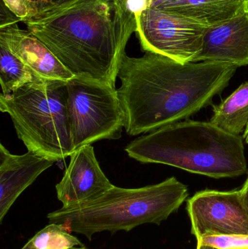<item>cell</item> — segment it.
Segmentation results:
<instances>
[{
	"label": "cell",
	"instance_id": "6da1fadb",
	"mask_svg": "<svg viewBox=\"0 0 248 249\" xmlns=\"http://www.w3.org/2000/svg\"><path fill=\"white\" fill-rule=\"evenodd\" d=\"M237 67L214 62L182 64L146 52L124 55L116 89L130 136L185 121L212 103L230 84Z\"/></svg>",
	"mask_w": 248,
	"mask_h": 249
},
{
	"label": "cell",
	"instance_id": "7a4b0ae2",
	"mask_svg": "<svg viewBox=\"0 0 248 249\" xmlns=\"http://www.w3.org/2000/svg\"><path fill=\"white\" fill-rule=\"evenodd\" d=\"M74 77L115 87L132 34L113 0H74L48 5L23 21Z\"/></svg>",
	"mask_w": 248,
	"mask_h": 249
},
{
	"label": "cell",
	"instance_id": "3957f363",
	"mask_svg": "<svg viewBox=\"0 0 248 249\" xmlns=\"http://www.w3.org/2000/svg\"><path fill=\"white\" fill-rule=\"evenodd\" d=\"M130 158L158 163L214 178H234L248 172L243 137L211 122L185 120L132 141Z\"/></svg>",
	"mask_w": 248,
	"mask_h": 249
},
{
	"label": "cell",
	"instance_id": "277c9868",
	"mask_svg": "<svg viewBox=\"0 0 248 249\" xmlns=\"http://www.w3.org/2000/svg\"><path fill=\"white\" fill-rule=\"evenodd\" d=\"M189 197L187 186L175 177L135 189L114 185L100 197L81 206L48 213L49 223L61 224L89 241L97 232H129L144 224L160 225Z\"/></svg>",
	"mask_w": 248,
	"mask_h": 249
},
{
	"label": "cell",
	"instance_id": "5b68a950",
	"mask_svg": "<svg viewBox=\"0 0 248 249\" xmlns=\"http://www.w3.org/2000/svg\"><path fill=\"white\" fill-rule=\"evenodd\" d=\"M66 82L39 79L0 94V110L10 115L28 151L58 161L73 152L67 113Z\"/></svg>",
	"mask_w": 248,
	"mask_h": 249
},
{
	"label": "cell",
	"instance_id": "8992f818",
	"mask_svg": "<svg viewBox=\"0 0 248 249\" xmlns=\"http://www.w3.org/2000/svg\"><path fill=\"white\" fill-rule=\"evenodd\" d=\"M66 88L73 152L98 141L120 139L125 116L116 88L78 77Z\"/></svg>",
	"mask_w": 248,
	"mask_h": 249
},
{
	"label": "cell",
	"instance_id": "52a82bcc",
	"mask_svg": "<svg viewBox=\"0 0 248 249\" xmlns=\"http://www.w3.org/2000/svg\"><path fill=\"white\" fill-rule=\"evenodd\" d=\"M141 48L182 64L197 63L209 28L179 15L150 7L136 18Z\"/></svg>",
	"mask_w": 248,
	"mask_h": 249
},
{
	"label": "cell",
	"instance_id": "ba28073f",
	"mask_svg": "<svg viewBox=\"0 0 248 249\" xmlns=\"http://www.w3.org/2000/svg\"><path fill=\"white\" fill-rule=\"evenodd\" d=\"M186 210L196 239L213 235H248V212L240 190L198 192Z\"/></svg>",
	"mask_w": 248,
	"mask_h": 249
},
{
	"label": "cell",
	"instance_id": "9c48e42d",
	"mask_svg": "<svg viewBox=\"0 0 248 249\" xmlns=\"http://www.w3.org/2000/svg\"><path fill=\"white\" fill-rule=\"evenodd\" d=\"M70 158L62 179L55 186L63 208L88 203L114 187L100 168L92 145L74 151Z\"/></svg>",
	"mask_w": 248,
	"mask_h": 249
},
{
	"label": "cell",
	"instance_id": "30bf717a",
	"mask_svg": "<svg viewBox=\"0 0 248 249\" xmlns=\"http://www.w3.org/2000/svg\"><path fill=\"white\" fill-rule=\"evenodd\" d=\"M214 62L238 67L248 66V9L215 27L204 36L197 62Z\"/></svg>",
	"mask_w": 248,
	"mask_h": 249
},
{
	"label": "cell",
	"instance_id": "8fae6325",
	"mask_svg": "<svg viewBox=\"0 0 248 249\" xmlns=\"http://www.w3.org/2000/svg\"><path fill=\"white\" fill-rule=\"evenodd\" d=\"M55 162L30 151L13 155L0 144V223L20 194Z\"/></svg>",
	"mask_w": 248,
	"mask_h": 249
},
{
	"label": "cell",
	"instance_id": "7c38bea8",
	"mask_svg": "<svg viewBox=\"0 0 248 249\" xmlns=\"http://www.w3.org/2000/svg\"><path fill=\"white\" fill-rule=\"evenodd\" d=\"M0 40L40 78L67 82L74 77L43 42L16 23L0 28Z\"/></svg>",
	"mask_w": 248,
	"mask_h": 249
},
{
	"label": "cell",
	"instance_id": "4fadbf2b",
	"mask_svg": "<svg viewBox=\"0 0 248 249\" xmlns=\"http://www.w3.org/2000/svg\"><path fill=\"white\" fill-rule=\"evenodd\" d=\"M159 10L215 27L248 9V0H175Z\"/></svg>",
	"mask_w": 248,
	"mask_h": 249
},
{
	"label": "cell",
	"instance_id": "5bb4252c",
	"mask_svg": "<svg viewBox=\"0 0 248 249\" xmlns=\"http://www.w3.org/2000/svg\"><path fill=\"white\" fill-rule=\"evenodd\" d=\"M210 122L235 136H240L245 131L248 124V82L219 105H214Z\"/></svg>",
	"mask_w": 248,
	"mask_h": 249
},
{
	"label": "cell",
	"instance_id": "9a60e30c",
	"mask_svg": "<svg viewBox=\"0 0 248 249\" xmlns=\"http://www.w3.org/2000/svg\"><path fill=\"white\" fill-rule=\"evenodd\" d=\"M31 69L25 65L0 40V84L1 93L10 94L29 83L39 80Z\"/></svg>",
	"mask_w": 248,
	"mask_h": 249
},
{
	"label": "cell",
	"instance_id": "2e32d148",
	"mask_svg": "<svg viewBox=\"0 0 248 249\" xmlns=\"http://www.w3.org/2000/svg\"><path fill=\"white\" fill-rule=\"evenodd\" d=\"M83 244L61 224L49 223L21 249H69Z\"/></svg>",
	"mask_w": 248,
	"mask_h": 249
},
{
	"label": "cell",
	"instance_id": "e0dca14e",
	"mask_svg": "<svg viewBox=\"0 0 248 249\" xmlns=\"http://www.w3.org/2000/svg\"><path fill=\"white\" fill-rule=\"evenodd\" d=\"M198 244L216 249H248V235H207L197 239Z\"/></svg>",
	"mask_w": 248,
	"mask_h": 249
},
{
	"label": "cell",
	"instance_id": "ac0fdd59",
	"mask_svg": "<svg viewBox=\"0 0 248 249\" xmlns=\"http://www.w3.org/2000/svg\"><path fill=\"white\" fill-rule=\"evenodd\" d=\"M4 5L19 19L24 21L33 16L26 0H2Z\"/></svg>",
	"mask_w": 248,
	"mask_h": 249
},
{
	"label": "cell",
	"instance_id": "d6986e66",
	"mask_svg": "<svg viewBox=\"0 0 248 249\" xmlns=\"http://www.w3.org/2000/svg\"><path fill=\"white\" fill-rule=\"evenodd\" d=\"M26 1L31 10L33 11V15L36 14L38 10L46 7L48 4L47 0H26Z\"/></svg>",
	"mask_w": 248,
	"mask_h": 249
},
{
	"label": "cell",
	"instance_id": "ffe728a7",
	"mask_svg": "<svg viewBox=\"0 0 248 249\" xmlns=\"http://www.w3.org/2000/svg\"><path fill=\"white\" fill-rule=\"evenodd\" d=\"M240 194H241L242 200H243V203H244L245 206H246L248 212V177L244 185L242 187L241 190H240Z\"/></svg>",
	"mask_w": 248,
	"mask_h": 249
},
{
	"label": "cell",
	"instance_id": "44dd1931",
	"mask_svg": "<svg viewBox=\"0 0 248 249\" xmlns=\"http://www.w3.org/2000/svg\"><path fill=\"white\" fill-rule=\"evenodd\" d=\"M175 0H151V5L150 7L152 8H160L164 4H167V3L172 2Z\"/></svg>",
	"mask_w": 248,
	"mask_h": 249
},
{
	"label": "cell",
	"instance_id": "7402d4cb",
	"mask_svg": "<svg viewBox=\"0 0 248 249\" xmlns=\"http://www.w3.org/2000/svg\"><path fill=\"white\" fill-rule=\"evenodd\" d=\"M74 1V0H47L48 5H60V4H64V3L68 2V1Z\"/></svg>",
	"mask_w": 248,
	"mask_h": 249
},
{
	"label": "cell",
	"instance_id": "603a6c76",
	"mask_svg": "<svg viewBox=\"0 0 248 249\" xmlns=\"http://www.w3.org/2000/svg\"><path fill=\"white\" fill-rule=\"evenodd\" d=\"M243 139H245L246 143H248V124L247 127H246V130H245L244 133H243Z\"/></svg>",
	"mask_w": 248,
	"mask_h": 249
},
{
	"label": "cell",
	"instance_id": "cb8c5ba5",
	"mask_svg": "<svg viewBox=\"0 0 248 249\" xmlns=\"http://www.w3.org/2000/svg\"><path fill=\"white\" fill-rule=\"evenodd\" d=\"M197 249H216L213 248L211 247H207V246L200 245V244H198L197 245Z\"/></svg>",
	"mask_w": 248,
	"mask_h": 249
},
{
	"label": "cell",
	"instance_id": "d4e9b609",
	"mask_svg": "<svg viewBox=\"0 0 248 249\" xmlns=\"http://www.w3.org/2000/svg\"><path fill=\"white\" fill-rule=\"evenodd\" d=\"M69 249H88L85 248V247H73V248H71Z\"/></svg>",
	"mask_w": 248,
	"mask_h": 249
}]
</instances>
